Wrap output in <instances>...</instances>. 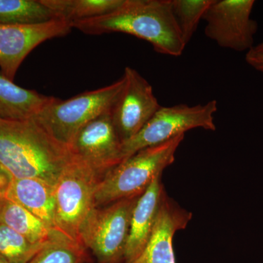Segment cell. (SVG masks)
I'll use <instances>...</instances> for the list:
<instances>
[{"label": "cell", "mask_w": 263, "mask_h": 263, "mask_svg": "<svg viewBox=\"0 0 263 263\" xmlns=\"http://www.w3.org/2000/svg\"><path fill=\"white\" fill-rule=\"evenodd\" d=\"M75 159L33 119H0V164L13 179H37L54 186Z\"/></svg>", "instance_id": "1"}, {"label": "cell", "mask_w": 263, "mask_h": 263, "mask_svg": "<svg viewBox=\"0 0 263 263\" xmlns=\"http://www.w3.org/2000/svg\"><path fill=\"white\" fill-rule=\"evenodd\" d=\"M72 26L88 34H131L167 56H181L186 46L173 13L171 0H124L111 13L74 22Z\"/></svg>", "instance_id": "2"}, {"label": "cell", "mask_w": 263, "mask_h": 263, "mask_svg": "<svg viewBox=\"0 0 263 263\" xmlns=\"http://www.w3.org/2000/svg\"><path fill=\"white\" fill-rule=\"evenodd\" d=\"M184 135L138 151L109 171L95 192V207L105 206L122 199L138 197L158 175L175 161Z\"/></svg>", "instance_id": "3"}, {"label": "cell", "mask_w": 263, "mask_h": 263, "mask_svg": "<svg viewBox=\"0 0 263 263\" xmlns=\"http://www.w3.org/2000/svg\"><path fill=\"white\" fill-rule=\"evenodd\" d=\"M124 84L122 76L114 84L85 91L68 100L56 98L33 120L57 141L70 148L81 128L95 118L112 110Z\"/></svg>", "instance_id": "4"}, {"label": "cell", "mask_w": 263, "mask_h": 263, "mask_svg": "<svg viewBox=\"0 0 263 263\" xmlns=\"http://www.w3.org/2000/svg\"><path fill=\"white\" fill-rule=\"evenodd\" d=\"M100 181L92 170L75 157L54 186L57 230L81 245V228L96 208L95 192Z\"/></svg>", "instance_id": "5"}, {"label": "cell", "mask_w": 263, "mask_h": 263, "mask_svg": "<svg viewBox=\"0 0 263 263\" xmlns=\"http://www.w3.org/2000/svg\"><path fill=\"white\" fill-rule=\"evenodd\" d=\"M217 102L211 100L204 105L194 106L180 104L160 107L141 130L130 139L122 142L123 161L138 151L160 144L195 128L215 131L214 114Z\"/></svg>", "instance_id": "6"}, {"label": "cell", "mask_w": 263, "mask_h": 263, "mask_svg": "<svg viewBox=\"0 0 263 263\" xmlns=\"http://www.w3.org/2000/svg\"><path fill=\"white\" fill-rule=\"evenodd\" d=\"M140 196L95 208L90 213L81 228L80 239L95 254L98 263H122L132 213Z\"/></svg>", "instance_id": "7"}, {"label": "cell", "mask_w": 263, "mask_h": 263, "mask_svg": "<svg viewBox=\"0 0 263 263\" xmlns=\"http://www.w3.org/2000/svg\"><path fill=\"white\" fill-rule=\"evenodd\" d=\"M254 0H214L202 20L205 34L221 48L249 52L254 47L257 24L251 18Z\"/></svg>", "instance_id": "8"}, {"label": "cell", "mask_w": 263, "mask_h": 263, "mask_svg": "<svg viewBox=\"0 0 263 263\" xmlns=\"http://www.w3.org/2000/svg\"><path fill=\"white\" fill-rule=\"evenodd\" d=\"M124 84L111 110L112 122L121 141L136 136L161 105L153 88L135 69H124Z\"/></svg>", "instance_id": "9"}, {"label": "cell", "mask_w": 263, "mask_h": 263, "mask_svg": "<svg viewBox=\"0 0 263 263\" xmlns=\"http://www.w3.org/2000/svg\"><path fill=\"white\" fill-rule=\"evenodd\" d=\"M72 153L98 175L100 180L122 162V141L118 136L111 110L81 128L70 146Z\"/></svg>", "instance_id": "10"}, {"label": "cell", "mask_w": 263, "mask_h": 263, "mask_svg": "<svg viewBox=\"0 0 263 263\" xmlns=\"http://www.w3.org/2000/svg\"><path fill=\"white\" fill-rule=\"evenodd\" d=\"M72 24L61 20L30 25L0 24V68L13 81L22 62L34 48L55 37L70 32Z\"/></svg>", "instance_id": "11"}, {"label": "cell", "mask_w": 263, "mask_h": 263, "mask_svg": "<svg viewBox=\"0 0 263 263\" xmlns=\"http://www.w3.org/2000/svg\"><path fill=\"white\" fill-rule=\"evenodd\" d=\"M193 214L164 193L152 235L141 255L131 263H176L173 238L184 229Z\"/></svg>", "instance_id": "12"}, {"label": "cell", "mask_w": 263, "mask_h": 263, "mask_svg": "<svg viewBox=\"0 0 263 263\" xmlns=\"http://www.w3.org/2000/svg\"><path fill=\"white\" fill-rule=\"evenodd\" d=\"M162 174L156 176L146 191L138 197L133 208L122 263H131L138 258L149 240L162 196L165 193L161 181Z\"/></svg>", "instance_id": "13"}, {"label": "cell", "mask_w": 263, "mask_h": 263, "mask_svg": "<svg viewBox=\"0 0 263 263\" xmlns=\"http://www.w3.org/2000/svg\"><path fill=\"white\" fill-rule=\"evenodd\" d=\"M5 198L16 202L57 230L54 186L37 179H13Z\"/></svg>", "instance_id": "14"}, {"label": "cell", "mask_w": 263, "mask_h": 263, "mask_svg": "<svg viewBox=\"0 0 263 263\" xmlns=\"http://www.w3.org/2000/svg\"><path fill=\"white\" fill-rule=\"evenodd\" d=\"M56 98L21 87L0 72V119L30 120Z\"/></svg>", "instance_id": "15"}, {"label": "cell", "mask_w": 263, "mask_h": 263, "mask_svg": "<svg viewBox=\"0 0 263 263\" xmlns=\"http://www.w3.org/2000/svg\"><path fill=\"white\" fill-rule=\"evenodd\" d=\"M0 223L9 227L34 245H47L62 235L22 205L5 197L0 199Z\"/></svg>", "instance_id": "16"}, {"label": "cell", "mask_w": 263, "mask_h": 263, "mask_svg": "<svg viewBox=\"0 0 263 263\" xmlns=\"http://www.w3.org/2000/svg\"><path fill=\"white\" fill-rule=\"evenodd\" d=\"M58 20L71 24L108 14L119 8L124 0H42Z\"/></svg>", "instance_id": "17"}, {"label": "cell", "mask_w": 263, "mask_h": 263, "mask_svg": "<svg viewBox=\"0 0 263 263\" xmlns=\"http://www.w3.org/2000/svg\"><path fill=\"white\" fill-rule=\"evenodd\" d=\"M57 19L42 0H0V24L30 25Z\"/></svg>", "instance_id": "18"}, {"label": "cell", "mask_w": 263, "mask_h": 263, "mask_svg": "<svg viewBox=\"0 0 263 263\" xmlns=\"http://www.w3.org/2000/svg\"><path fill=\"white\" fill-rule=\"evenodd\" d=\"M86 259L84 245L60 235L44 246L29 263H84Z\"/></svg>", "instance_id": "19"}, {"label": "cell", "mask_w": 263, "mask_h": 263, "mask_svg": "<svg viewBox=\"0 0 263 263\" xmlns=\"http://www.w3.org/2000/svg\"><path fill=\"white\" fill-rule=\"evenodd\" d=\"M214 0H171L172 10L183 41L187 45Z\"/></svg>", "instance_id": "20"}, {"label": "cell", "mask_w": 263, "mask_h": 263, "mask_svg": "<svg viewBox=\"0 0 263 263\" xmlns=\"http://www.w3.org/2000/svg\"><path fill=\"white\" fill-rule=\"evenodd\" d=\"M46 245L31 243L23 235L0 223V255L11 263H29Z\"/></svg>", "instance_id": "21"}, {"label": "cell", "mask_w": 263, "mask_h": 263, "mask_svg": "<svg viewBox=\"0 0 263 263\" xmlns=\"http://www.w3.org/2000/svg\"><path fill=\"white\" fill-rule=\"evenodd\" d=\"M246 62L256 70L263 73V53L257 54L250 51L247 52Z\"/></svg>", "instance_id": "22"}, {"label": "cell", "mask_w": 263, "mask_h": 263, "mask_svg": "<svg viewBox=\"0 0 263 263\" xmlns=\"http://www.w3.org/2000/svg\"><path fill=\"white\" fill-rule=\"evenodd\" d=\"M249 51L252 52V53H257V54L263 53V42L259 43L257 46H254L252 49Z\"/></svg>", "instance_id": "23"}, {"label": "cell", "mask_w": 263, "mask_h": 263, "mask_svg": "<svg viewBox=\"0 0 263 263\" xmlns=\"http://www.w3.org/2000/svg\"><path fill=\"white\" fill-rule=\"evenodd\" d=\"M0 263H11V262H9V261H8V259L4 258V257H2V256L0 255Z\"/></svg>", "instance_id": "24"}, {"label": "cell", "mask_w": 263, "mask_h": 263, "mask_svg": "<svg viewBox=\"0 0 263 263\" xmlns=\"http://www.w3.org/2000/svg\"><path fill=\"white\" fill-rule=\"evenodd\" d=\"M1 167H2L1 164H0V168H1Z\"/></svg>", "instance_id": "25"}, {"label": "cell", "mask_w": 263, "mask_h": 263, "mask_svg": "<svg viewBox=\"0 0 263 263\" xmlns=\"http://www.w3.org/2000/svg\"><path fill=\"white\" fill-rule=\"evenodd\" d=\"M0 199H1V198H0Z\"/></svg>", "instance_id": "26"}]
</instances>
